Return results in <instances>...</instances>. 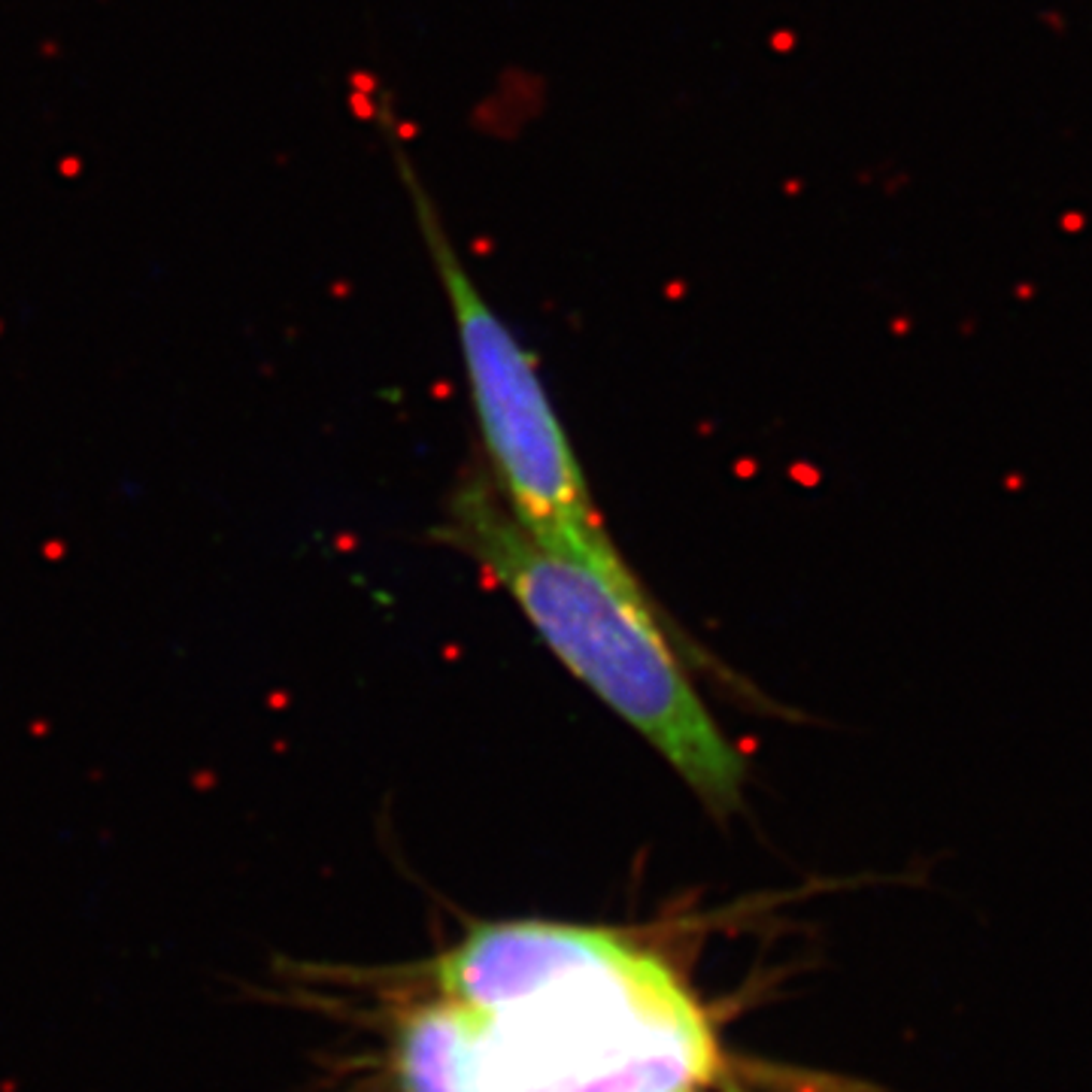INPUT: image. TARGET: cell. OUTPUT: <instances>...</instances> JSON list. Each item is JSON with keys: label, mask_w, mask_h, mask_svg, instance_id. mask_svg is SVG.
Masks as SVG:
<instances>
[{"label": "cell", "mask_w": 1092, "mask_h": 1092, "mask_svg": "<svg viewBox=\"0 0 1092 1092\" xmlns=\"http://www.w3.org/2000/svg\"><path fill=\"white\" fill-rule=\"evenodd\" d=\"M434 538L477 562L583 686L674 768L716 816L741 807L746 759L713 719L638 577L535 538L485 468L452 489Z\"/></svg>", "instance_id": "obj_1"}, {"label": "cell", "mask_w": 1092, "mask_h": 1092, "mask_svg": "<svg viewBox=\"0 0 1092 1092\" xmlns=\"http://www.w3.org/2000/svg\"><path fill=\"white\" fill-rule=\"evenodd\" d=\"M468 1014L480 1092H701L726 1068L674 971L595 926L550 922L535 989Z\"/></svg>", "instance_id": "obj_2"}, {"label": "cell", "mask_w": 1092, "mask_h": 1092, "mask_svg": "<svg viewBox=\"0 0 1092 1092\" xmlns=\"http://www.w3.org/2000/svg\"><path fill=\"white\" fill-rule=\"evenodd\" d=\"M389 101L377 106L385 146L413 207L422 243L447 301L465 359L470 401L485 447V474L507 510L543 543L620 577H638L607 532L562 419L547 398L538 362L504 325L452 243L440 207L407 152Z\"/></svg>", "instance_id": "obj_3"}, {"label": "cell", "mask_w": 1092, "mask_h": 1092, "mask_svg": "<svg viewBox=\"0 0 1092 1092\" xmlns=\"http://www.w3.org/2000/svg\"><path fill=\"white\" fill-rule=\"evenodd\" d=\"M401 1092H480L477 1032L468 1007L440 999L417 1007L395 1035Z\"/></svg>", "instance_id": "obj_4"}]
</instances>
